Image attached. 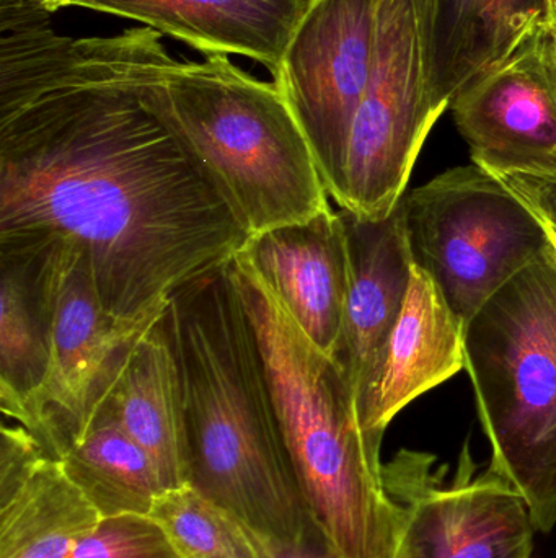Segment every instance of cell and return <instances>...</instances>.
Listing matches in <instances>:
<instances>
[{"label":"cell","mask_w":556,"mask_h":558,"mask_svg":"<svg viewBox=\"0 0 556 558\" xmlns=\"http://www.w3.org/2000/svg\"><path fill=\"white\" fill-rule=\"evenodd\" d=\"M49 16L0 7V241L77 245L110 314L153 317L250 234L121 77L116 36L69 38Z\"/></svg>","instance_id":"cell-1"},{"label":"cell","mask_w":556,"mask_h":558,"mask_svg":"<svg viewBox=\"0 0 556 558\" xmlns=\"http://www.w3.org/2000/svg\"><path fill=\"white\" fill-rule=\"evenodd\" d=\"M163 325L185 403L193 487L255 533L302 539L316 523L281 433L231 262L176 289Z\"/></svg>","instance_id":"cell-2"},{"label":"cell","mask_w":556,"mask_h":558,"mask_svg":"<svg viewBox=\"0 0 556 558\" xmlns=\"http://www.w3.org/2000/svg\"><path fill=\"white\" fill-rule=\"evenodd\" d=\"M114 61L140 104L205 170L250 239L332 208L309 141L274 82L257 81L227 56L175 61L147 26L116 35Z\"/></svg>","instance_id":"cell-3"},{"label":"cell","mask_w":556,"mask_h":558,"mask_svg":"<svg viewBox=\"0 0 556 558\" xmlns=\"http://www.w3.org/2000/svg\"><path fill=\"white\" fill-rule=\"evenodd\" d=\"M231 274L310 518L343 558H397L404 511L385 488L382 441L362 428L345 367L310 341L244 255Z\"/></svg>","instance_id":"cell-4"},{"label":"cell","mask_w":556,"mask_h":558,"mask_svg":"<svg viewBox=\"0 0 556 558\" xmlns=\"http://www.w3.org/2000/svg\"><path fill=\"white\" fill-rule=\"evenodd\" d=\"M492 469L524 498L538 533L556 526V252L509 279L466 325Z\"/></svg>","instance_id":"cell-5"},{"label":"cell","mask_w":556,"mask_h":558,"mask_svg":"<svg viewBox=\"0 0 556 558\" xmlns=\"http://www.w3.org/2000/svg\"><path fill=\"white\" fill-rule=\"evenodd\" d=\"M413 262L464 327L552 247L539 216L482 167L446 170L401 199Z\"/></svg>","instance_id":"cell-6"},{"label":"cell","mask_w":556,"mask_h":558,"mask_svg":"<svg viewBox=\"0 0 556 558\" xmlns=\"http://www.w3.org/2000/svg\"><path fill=\"white\" fill-rule=\"evenodd\" d=\"M431 0H379L374 64L353 121L342 208L368 219L404 199L443 108L430 84Z\"/></svg>","instance_id":"cell-7"},{"label":"cell","mask_w":556,"mask_h":558,"mask_svg":"<svg viewBox=\"0 0 556 558\" xmlns=\"http://www.w3.org/2000/svg\"><path fill=\"white\" fill-rule=\"evenodd\" d=\"M379 0H312L273 72L342 208L353 121L374 64Z\"/></svg>","instance_id":"cell-8"},{"label":"cell","mask_w":556,"mask_h":558,"mask_svg":"<svg viewBox=\"0 0 556 558\" xmlns=\"http://www.w3.org/2000/svg\"><path fill=\"white\" fill-rule=\"evenodd\" d=\"M477 469L469 442L450 481L430 452L401 449L382 465L405 517L397 558H532L538 530L524 498L492 469Z\"/></svg>","instance_id":"cell-9"},{"label":"cell","mask_w":556,"mask_h":558,"mask_svg":"<svg viewBox=\"0 0 556 558\" xmlns=\"http://www.w3.org/2000/svg\"><path fill=\"white\" fill-rule=\"evenodd\" d=\"M162 314L137 320L114 317L98 298L84 251L64 242L51 366L45 387L18 425L33 433L52 458H61L87 432L131 348Z\"/></svg>","instance_id":"cell-10"},{"label":"cell","mask_w":556,"mask_h":558,"mask_svg":"<svg viewBox=\"0 0 556 558\" xmlns=\"http://www.w3.org/2000/svg\"><path fill=\"white\" fill-rule=\"evenodd\" d=\"M539 38L450 101L472 162L496 177L556 173V94Z\"/></svg>","instance_id":"cell-11"},{"label":"cell","mask_w":556,"mask_h":558,"mask_svg":"<svg viewBox=\"0 0 556 558\" xmlns=\"http://www.w3.org/2000/svg\"><path fill=\"white\" fill-rule=\"evenodd\" d=\"M103 518L25 426L2 425L0 558H65Z\"/></svg>","instance_id":"cell-12"},{"label":"cell","mask_w":556,"mask_h":558,"mask_svg":"<svg viewBox=\"0 0 556 558\" xmlns=\"http://www.w3.org/2000/svg\"><path fill=\"white\" fill-rule=\"evenodd\" d=\"M238 254L310 341L336 357L348 295V251L339 213L330 208L307 221L261 232Z\"/></svg>","instance_id":"cell-13"},{"label":"cell","mask_w":556,"mask_h":558,"mask_svg":"<svg viewBox=\"0 0 556 558\" xmlns=\"http://www.w3.org/2000/svg\"><path fill=\"white\" fill-rule=\"evenodd\" d=\"M466 367V327L413 265L400 315L358 396L362 428L382 441L392 420Z\"/></svg>","instance_id":"cell-14"},{"label":"cell","mask_w":556,"mask_h":558,"mask_svg":"<svg viewBox=\"0 0 556 558\" xmlns=\"http://www.w3.org/2000/svg\"><path fill=\"white\" fill-rule=\"evenodd\" d=\"M338 213L348 251V295L336 360L359 396L404 307L415 262L401 203L382 219Z\"/></svg>","instance_id":"cell-15"},{"label":"cell","mask_w":556,"mask_h":558,"mask_svg":"<svg viewBox=\"0 0 556 558\" xmlns=\"http://www.w3.org/2000/svg\"><path fill=\"white\" fill-rule=\"evenodd\" d=\"M64 242L0 241V409L22 423L51 366Z\"/></svg>","instance_id":"cell-16"},{"label":"cell","mask_w":556,"mask_h":558,"mask_svg":"<svg viewBox=\"0 0 556 558\" xmlns=\"http://www.w3.org/2000/svg\"><path fill=\"white\" fill-rule=\"evenodd\" d=\"M312 0H65L95 12L144 23L212 54H238L280 65Z\"/></svg>","instance_id":"cell-17"},{"label":"cell","mask_w":556,"mask_h":558,"mask_svg":"<svg viewBox=\"0 0 556 558\" xmlns=\"http://www.w3.org/2000/svg\"><path fill=\"white\" fill-rule=\"evenodd\" d=\"M100 405L152 459L163 492L191 485L185 403L163 314L131 348Z\"/></svg>","instance_id":"cell-18"},{"label":"cell","mask_w":556,"mask_h":558,"mask_svg":"<svg viewBox=\"0 0 556 558\" xmlns=\"http://www.w3.org/2000/svg\"><path fill=\"white\" fill-rule=\"evenodd\" d=\"M555 26L554 0H431L430 84L444 111L469 82Z\"/></svg>","instance_id":"cell-19"},{"label":"cell","mask_w":556,"mask_h":558,"mask_svg":"<svg viewBox=\"0 0 556 558\" xmlns=\"http://www.w3.org/2000/svg\"><path fill=\"white\" fill-rule=\"evenodd\" d=\"M59 461L103 520L149 517L163 492L152 459L103 405L97 407L87 432Z\"/></svg>","instance_id":"cell-20"},{"label":"cell","mask_w":556,"mask_h":558,"mask_svg":"<svg viewBox=\"0 0 556 558\" xmlns=\"http://www.w3.org/2000/svg\"><path fill=\"white\" fill-rule=\"evenodd\" d=\"M149 517L182 558H261L250 527L193 485L162 492Z\"/></svg>","instance_id":"cell-21"},{"label":"cell","mask_w":556,"mask_h":558,"mask_svg":"<svg viewBox=\"0 0 556 558\" xmlns=\"http://www.w3.org/2000/svg\"><path fill=\"white\" fill-rule=\"evenodd\" d=\"M65 558H182L150 517L107 518Z\"/></svg>","instance_id":"cell-22"},{"label":"cell","mask_w":556,"mask_h":558,"mask_svg":"<svg viewBox=\"0 0 556 558\" xmlns=\"http://www.w3.org/2000/svg\"><path fill=\"white\" fill-rule=\"evenodd\" d=\"M499 180L515 192L542 222L556 229V173H508Z\"/></svg>","instance_id":"cell-23"},{"label":"cell","mask_w":556,"mask_h":558,"mask_svg":"<svg viewBox=\"0 0 556 558\" xmlns=\"http://www.w3.org/2000/svg\"><path fill=\"white\" fill-rule=\"evenodd\" d=\"M254 533L260 549L261 558H343L330 546L319 527L313 524L312 530L300 541H280L263 534Z\"/></svg>","instance_id":"cell-24"},{"label":"cell","mask_w":556,"mask_h":558,"mask_svg":"<svg viewBox=\"0 0 556 558\" xmlns=\"http://www.w3.org/2000/svg\"><path fill=\"white\" fill-rule=\"evenodd\" d=\"M539 48H541L542 61L547 69L548 78L556 94V28L548 29L547 33L539 38Z\"/></svg>","instance_id":"cell-25"},{"label":"cell","mask_w":556,"mask_h":558,"mask_svg":"<svg viewBox=\"0 0 556 558\" xmlns=\"http://www.w3.org/2000/svg\"><path fill=\"white\" fill-rule=\"evenodd\" d=\"M39 5L45 7L48 12H55V10L64 7L65 0H36Z\"/></svg>","instance_id":"cell-26"},{"label":"cell","mask_w":556,"mask_h":558,"mask_svg":"<svg viewBox=\"0 0 556 558\" xmlns=\"http://www.w3.org/2000/svg\"><path fill=\"white\" fill-rule=\"evenodd\" d=\"M547 229H548V238H551L552 247H554V251L556 252V229L548 228V226H547Z\"/></svg>","instance_id":"cell-27"},{"label":"cell","mask_w":556,"mask_h":558,"mask_svg":"<svg viewBox=\"0 0 556 558\" xmlns=\"http://www.w3.org/2000/svg\"><path fill=\"white\" fill-rule=\"evenodd\" d=\"M554 5H555V28H556V0L554 2Z\"/></svg>","instance_id":"cell-28"},{"label":"cell","mask_w":556,"mask_h":558,"mask_svg":"<svg viewBox=\"0 0 556 558\" xmlns=\"http://www.w3.org/2000/svg\"><path fill=\"white\" fill-rule=\"evenodd\" d=\"M554 2H555V0H554Z\"/></svg>","instance_id":"cell-29"}]
</instances>
